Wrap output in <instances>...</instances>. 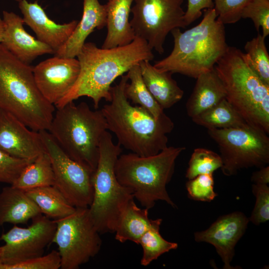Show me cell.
<instances>
[{"label":"cell","mask_w":269,"mask_h":269,"mask_svg":"<svg viewBox=\"0 0 269 269\" xmlns=\"http://www.w3.org/2000/svg\"><path fill=\"white\" fill-rule=\"evenodd\" d=\"M152 50L147 42L138 36L128 45L108 49L85 42L77 56L80 66L78 79L55 106L60 108L87 96L92 99L94 108L98 109L102 99L111 101V84L115 80L141 61L152 60Z\"/></svg>","instance_id":"obj_1"},{"label":"cell","mask_w":269,"mask_h":269,"mask_svg":"<svg viewBox=\"0 0 269 269\" xmlns=\"http://www.w3.org/2000/svg\"><path fill=\"white\" fill-rule=\"evenodd\" d=\"M118 84L111 87L112 99L101 111L108 130L116 136L118 143L140 156L156 154L167 146V134L174 125L165 114L158 118L139 106H133L125 89L128 76L123 75Z\"/></svg>","instance_id":"obj_2"},{"label":"cell","mask_w":269,"mask_h":269,"mask_svg":"<svg viewBox=\"0 0 269 269\" xmlns=\"http://www.w3.org/2000/svg\"><path fill=\"white\" fill-rule=\"evenodd\" d=\"M214 8L205 9L203 18L197 25L184 32L173 29V49L154 66L160 71L177 73L196 79L201 74L214 68L226 52L224 24L217 19Z\"/></svg>","instance_id":"obj_3"},{"label":"cell","mask_w":269,"mask_h":269,"mask_svg":"<svg viewBox=\"0 0 269 269\" xmlns=\"http://www.w3.org/2000/svg\"><path fill=\"white\" fill-rule=\"evenodd\" d=\"M54 110L37 87L33 68L0 43V111L11 114L39 132L48 130Z\"/></svg>","instance_id":"obj_4"},{"label":"cell","mask_w":269,"mask_h":269,"mask_svg":"<svg viewBox=\"0 0 269 269\" xmlns=\"http://www.w3.org/2000/svg\"><path fill=\"white\" fill-rule=\"evenodd\" d=\"M226 99L251 127L269 134V85L249 65L244 53L228 46L214 67Z\"/></svg>","instance_id":"obj_5"},{"label":"cell","mask_w":269,"mask_h":269,"mask_svg":"<svg viewBox=\"0 0 269 269\" xmlns=\"http://www.w3.org/2000/svg\"><path fill=\"white\" fill-rule=\"evenodd\" d=\"M185 149L167 146L150 156L133 152L120 154L115 166L116 177L121 184L131 190L144 208H152L158 200L176 208L166 187L174 173L176 159Z\"/></svg>","instance_id":"obj_6"},{"label":"cell","mask_w":269,"mask_h":269,"mask_svg":"<svg viewBox=\"0 0 269 269\" xmlns=\"http://www.w3.org/2000/svg\"><path fill=\"white\" fill-rule=\"evenodd\" d=\"M108 131L101 110H92L85 102L74 101L57 108L47 130L72 159L95 171L101 137Z\"/></svg>","instance_id":"obj_7"},{"label":"cell","mask_w":269,"mask_h":269,"mask_svg":"<svg viewBox=\"0 0 269 269\" xmlns=\"http://www.w3.org/2000/svg\"><path fill=\"white\" fill-rule=\"evenodd\" d=\"M122 152L106 131L99 145V156L94 172V195L89 207L91 219L100 234L114 233L121 215L134 196L131 190L118 181L115 172L116 162Z\"/></svg>","instance_id":"obj_8"},{"label":"cell","mask_w":269,"mask_h":269,"mask_svg":"<svg viewBox=\"0 0 269 269\" xmlns=\"http://www.w3.org/2000/svg\"><path fill=\"white\" fill-rule=\"evenodd\" d=\"M217 144L226 176L236 175L242 169L261 168L269 163L268 134L248 126L228 129H208Z\"/></svg>","instance_id":"obj_9"},{"label":"cell","mask_w":269,"mask_h":269,"mask_svg":"<svg viewBox=\"0 0 269 269\" xmlns=\"http://www.w3.org/2000/svg\"><path fill=\"white\" fill-rule=\"evenodd\" d=\"M55 221L52 243L58 247L60 269H77L99 252L102 242L88 208H76L71 215Z\"/></svg>","instance_id":"obj_10"},{"label":"cell","mask_w":269,"mask_h":269,"mask_svg":"<svg viewBox=\"0 0 269 269\" xmlns=\"http://www.w3.org/2000/svg\"><path fill=\"white\" fill-rule=\"evenodd\" d=\"M184 0H134L130 21L135 36L145 40L159 54L164 53L166 36L173 29L185 28Z\"/></svg>","instance_id":"obj_11"},{"label":"cell","mask_w":269,"mask_h":269,"mask_svg":"<svg viewBox=\"0 0 269 269\" xmlns=\"http://www.w3.org/2000/svg\"><path fill=\"white\" fill-rule=\"evenodd\" d=\"M51 159L54 186L75 208H89L94 195L95 171L71 159L47 130L39 131Z\"/></svg>","instance_id":"obj_12"},{"label":"cell","mask_w":269,"mask_h":269,"mask_svg":"<svg viewBox=\"0 0 269 269\" xmlns=\"http://www.w3.org/2000/svg\"><path fill=\"white\" fill-rule=\"evenodd\" d=\"M56 228L55 220L42 214L32 218L27 228L14 225L0 237L5 244L0 247V262L11 264L43 256L52 242Z\"/></svg>","instance_id":"obj_13"},{"label":"cell","mask_w":269,"mask_h":269,"mask_svg":"<svg viewBox=\"0 0 269 269\" xmlns=\"http://www.w3.org/2000/svg\"><path fill=\"white\" fill-rule=\"evenodd\" d=\"M80 70L78 59L55 55L33 67V74L40 93L55 106L73 86Z\"/></svg>","instance_id":"obj_14"},{"label":"cell","mask_w":269,"mask_h":269,"mask_svg":"<svg viewBox=\"0 0 269 269\" xmlns=\"http://www.w3.org/2000/svg\"><path fill=\"white\" fill-rule=\"evenodd\" d=\"M249 222V218L243 212H234L220 217L207 229L195 232L194 239L215 247L224 263L223 269H235L231 265L235 248L246 232Z\"/></svg>","instance_id":"obj_15"},{"label":"cell","mask_w":269,"mask_h":269,"mask_svg":"<svg viewBox=\"0 0 269 269\" xmlns=\"http://www.w3.org/2000/svg\"><path fill=\"white\" fill-rule=\"evenodd\" d=\"M28 128L11 114L0 111V150L29 160L45 151L39 132Z\"/></svg>","instance_id":"obj_16"},{"label":"cell","mask_w":269,"mask_h":269,"mask_svg":"<svg viewBox=\"0 0 269 269\" xmlns=\"http://www.w3.org/2000/svg\"><path fill=\"white\" fill-rule=\"evenodd\" d=\"M4 30L2 44L21 62L29 65L37 57L54 54V50L26 32L22 17L13 12H2Z\"/></svg>","instance_id":"obj_17"},{"label":"cell","mask_w":269,"mask_h":269,"mask_svg":"<svg viewBox=\"0 0 269 269\" xmlns=\"http://www.w3.org/2000/svg\"><path fill=\"white\" fill-rule=\"evenodd\" d=\"M18 6L24 23L34 31L37 39L49 46L54 53L67 40L78 22L74 20L62 24L56 23L36 1L21 0Z\"/></svg>","instance_id":"obj_18"},{"label":"cell","mask_w":269,"mask_h":269,"mask_svg":"<svg viewBox=\"0 0 269 269\" xmlns=\"http://www.w3.org/2000/svg\"><path fill=\"white\" fill-rule=\"evenodd\" d=\"M106 24V4H101L99 0H84L81 19L78 22L67 40L54 53L55 55L67 58L77 57L88 36L95 29H101Z\"/></svg>","instance_id":"obj_19"},{"label":"cell","mask_w":269,"mask_h":269,"mask_svg":"<svg viewBox=\"0 0 269 269\" xmlns=\"http://www.w3.org/2000/svg\"><path fill=\"white\" fill-rule=\"evenodd\" d=\"M134 0H110L106 4L107 33L102 48L123 46L135 37L129 21Z\"/></svg>","instance_id":"obj_20"},{"label":"cell","mask_w":269,"mask_h":269,"mask_svg":"<svg viewBox=\"0 0 269 269\" xmlns=\"http://www.w3.org/2000/svg\"><path fill=\"white\" fill-rule=\"evenodd\" d=\"M186 104V112L191 119L212 108L226 98L224 85L215 68L199 75Z\"/></svg>","instance_id":"obj_21"},{"label":"cell","mask_w":269,"mask_h":269,"mask_svg":"<svg viewBox=\"0 0 269 269\" xmlns=\"http://www.w3.org/2000/svg\"><path fill=\"white\" fill-rule=\"evenodd\" d=\"M42 214L39 207L23 190L6 186L0 193V226L5 223L26 224Z\"/></svg>","instance_id":"obj_22"},{"label":"cell","mask_w":269,"mask_h":269,"mask_svg":"<svg viewBox=\"0 0 269 269\" xmlns=\"http://www.w3.org/2000/svg\"><path fill=\"white\" fill-rule=\"evenodd\" d=\"M139 65L146 87L163 110L181 100L184 91L172 78L171 72L158 70L149 61H142Z\"/></svg>","instance_id":"obj_23"},{"label":"cell","mask_w":269,"mask_h":269,"mask_svg":"<svg viewBox=\"0 0 269 269\" xmlns=\"http://www.w3.org/2000/svg\"><path fill=\"white\" fill-rule=\"evenodd\" d=\"M134 199L128 204L115 231L116 240L122 243L130 241L139 244L140 238L154 221L148 218V210L138 207Z\"/></svg>","instance_id":"obj_24"},{"label":"cell","mask_w":269,"mask_h":269,"mask_svg":"<svg viewBox=\"0 0 269 269\" xmlns=\"http://www.w3.org/2000/svg\"><path fill=\"white\" fill-rule=\"evenodd\" d=\"M25 192L39 207L41 213L49 218H63L76 210L53 185L37 187Z\"/></svg>","instance_id":"obj_25"},{"label":"cell","mask_w":269,"mask_h":269,"mask_svg":"<svg viewBox=\"0 0 269 269\" xmlns=\"http://www.w3.org/2000/svg\"><path fill=\"white\" fill-rule=\"evenodd\" d=\"M54 183L51 159L45 151L28 164L11 185L26 191L37 187L53 185Z\"/></svg>","instance_id":"obj_26"},{"label":"cell","mask_w":269,"mask_h":269,"mask_svg":"<svg viewBox=\"0 0 269 269\" xmlns=\"http://www.w3.org/2000/svg\"><path fill=\"white\" fill-rule=\"evenodd\" d=\"M192 120L195 124L207 129L250 126L226 98Z\"/></svg>","instance_id":"obj_27"},{"label":"cell","mask_w":269,"mask_h":269,"mask_svg":"<svg viewBox=\"0 0 269 269\" xmlns=\"http://www.w3.org/2000/svg\"><path fill=\"white\" fill-rule=\"evenodd\" d=\"M127 73L130 83H127L125 93L128 99L131 100L133 104L143 107L156 118L165 114L164 110L146 87L139 64L133 66Z\"/></svg>","instance_id":"obj_28"},{"label":"cell","mask_w":269,"mask_h":269,"mask_svg":"<svg viewBox=\"0 0 269 269\" xmlns=\"http://www.w3.org/2000/svg\"><path fill=\"white\" fill-rule=\"evenodd\" d=\"M162 220H154L151 227L144 233L139 242L143 254L140 264L147 266L161 255L170 250L176 249L178 244L165 240L161 236L159 229Z\"/></svg>","instance_id":"obj_29"},{"label":"cell","mask_w":269,"mask_h":269,"mask_svg":"<svg viewBox=\"0 0 269 269\" xmlns=\"http://www.w3.org/2000/svg\"><path fill=\"white\" fill-rule=\"evenodd\" d=\"M265 38L258 33L257 37L248 41L244 54L253 71L264 83L269 85V55Z\"/></svg>","instance_id":"obj_30"},{"label":"cell","mask_w":269,"mask_h":269,"mask_svg":"<svg viewBox=\"0 0 269 269\" xmlns=\"http://www.w3.org/2000/svg\"><path fill=\"white\" fill-rule=\"evenodd\" d=\"M222 166L219 154L208 149L197 148L191 156L185 176L189 180L199 175L213 174Z\"/></svg>","instance_id":"obj_31"},{"label":"cell","mask_w":269,"mask_h":269,"mask_svg":"<svg viewBox=\"0 0 269 269\" xmlns=\"http://www.w3.org/2000/svg\"><path fill=\"white\" fill-rule=\"evenodd\" d=\"M241 18L251 19L259 31L262 29V35H269V0H251L243 9Z\"/></svg>","instance_id":"obj_32"},{"label":"cell","mask_w":269,"mask_h":269,"mask_svg":"<svg viewBox=\"0 0 269 269\" xmlns=\"http://www.w3.org/2000/svg\"><path fill=\"white\" fill-rule=\"evenodd\" d=\"M213 174H205L189 179L186 188L189 198L199 201L210 202L217 196L214 191Z\"/></svg>","instance_id":"obj_33"},{"label":"cell","mask_w":269,"mask_h":269,"mask_svg":"<svg viewBox=\"0 0 269 269\" xmlns=\"http://www.w3.org/2000/svg\"><path fill=\"white\" fill-rule=\"evenodd\" d=\"M251 0H213L217 19L223 24H233L240 20L242 11Z\"/></svg>","instance_id":"obj_34"},{"label":"cell","mask_w":269,"mask_h":269,"mask_svg":"<svg viewBox=\"0 0 269 269\" xmlns=\"http://www.w3.org/2000/svg\"><path fill=\"white\" fill-rule=\"evenodd\" d=\"M252 191L256 203L249 221L259 225L269 219V187L268 184L254 183Z\"/></svg>","instance_id":"obj_35"},{"label":"cell","mask_w":269,"mask_h":269,"mask_svg":"<svg viewBox=\"0 0 269 269\" xmlns=\"http://www.w3.org/2000/svg\"><path fill=\"white\" fill-rule=\"evenodd\" d=\"M60 257L58 251L53 250L46 255L7 264L0 262V269H59Z\"/></svg>","instance_id":"obj_36"},{"label":"cell","mask_w":269,"mask_h":269,"mask_svg":"<svg viewBox=\"0 0 269 269\" xmlns=\"http://www.w3.org/2000/svg\"><path fill=\"white\" fill-rule=\"evenodd\" d=\"M33 160L16 158L0 150V182L11 185Z\"/></svg>","instance_id":"obj_37"},{"label":"cell","mask_w":269,"mask_h":269,"mask_svg":"<svg viewBox=\"0 0 269 269\" xmlns=\"http://www.w3.org/2000/svg\"><path fill=\"white\" fill-rule=\"evenodd\" d=\"M214 6L213 0H188L187 9L184 16L186 26L200 17L202 10L213 8Z\"/></svg>","instance_id":"obj_38"},{"label":"cell","mask_w":269,"mask_h":269,"mask_svg":"<svg viewBox=\"0 0 269 269\" xmlns=\"http://www.w3.org/2000/svg\"><path fill=\"white\" fill-rule=\"evenodd\" d=\"M251 180L254 183L268 184L269 183V166L268 165L260 168L254 172Z\"/></svg>","instance_id":"obj_39"},{"label":"cell","mask_w":269,"mask_h":269,"mask_svg":"<svg viewBox=\"0 0 269 269\" xmlns=\"http://www.w3.org/2000/svg\"><path fill=\"white\" fill-rule=\"evenodd\" d=\"M4 30V24L2 18L0 15V43L2 41Z\"/></svg>","instance_id":"obj_40"},{"label":"cell","mask_w":269,"mask_h":269,"mask_svg":"<svg viewBox=\"0 0 269 269\" xmlns=\"http://www.w3.org/2000/svg\"><path fill=\"white\" fill-rule=\"evenodd\" d=\"M15 0L16 1L19 2V1H20L21 0Z\"/></svg>","instance_id":"obj_41"},{"label":"cell","mask_w":269,"mask_h":269,"mask_svg":"<svg viewBox=\"0 0 269 269\" xmlns=\"http://www.w3.org/2000/svg\"><path fill=\"white\" fill-rule=\"evenodd\" d=\"M108 1L110 0H108Z\"/></svg>","instance_id":"obj_42"},{"label":"cell","mask_w":269,"mask_h":269,"mask_svg":"<svg viewBox=\"0 0 269 269\" xmlns=\"http://www.w3.org/2000/svg\"></svg>","instance_id":"obj_43"}]
</instances>
